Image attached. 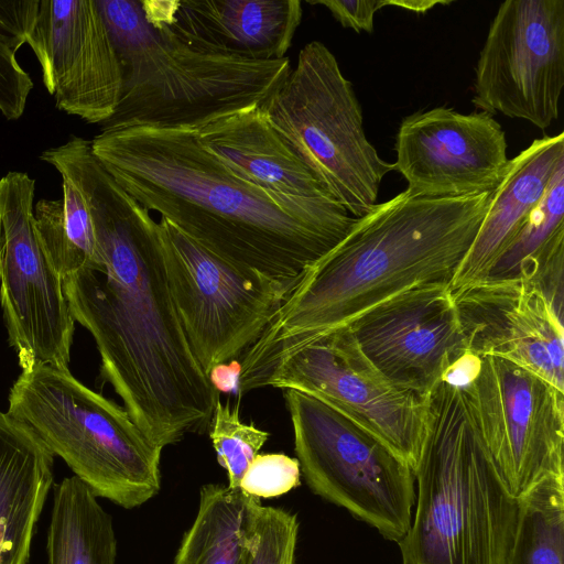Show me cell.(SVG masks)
Here are the masks:
<instances>
[{"label": "cell", "instance_id": "1", "mask_svg": "<svg viewBox=\"0 0 564 564\" xmlns=\"http://www.w3.org/2000/svg\"><path fill=\"white\" fill-rule=\"evenodd\" d=\"M41 160L83 193L99 261L62 279L72 316L93 335L101 376L159 447L209 427L219 392L193 355L171 295L159 221L72 137Z\"/></svg>", "mask_w": 564, "mask_h": 564}, {"label": "cell", "instance_id": "2", "mask_svg": "<svg viewBox=\"0 0 564 564\" xmlns=\"http://www.w3.org/2000/svg\"><path fill=\"white\" fill-rule=\"evenodd\" d=\"M90 142L106 171L148 212L290 289L356 220L337 199L282 198L242 180L188 130H100Z\"/></svg>", "mask_w": 564, "mask_h": 564}, {"label": "cell", "instance_id": "3", "mask_svg": "<svg viewBox=\"0 0 564 564\" xmlns=\"http://www.w3.org/2000/svg\"><path fill=\"white\" fill-rule=\"evenodd\" d=\"M491 192L415 196L406 189L356 218L307 269L240 357V394L265 387L275 365L304 345L414 288L452 281L489 206Z\"/></svg>", "mask_w": 564, "mask_h": 564}, {"label": "cell", "instance_id": "4", "mask_svg": "<svg viewBox=\"0 0 564 564\" xmlns=\"http://www.w3.org/2000/svg\"><path fill=\"white\" fill-rule=\"evenodd\" d=\"M116 48L122 89L101 130L129 127L195 132L212 119L261 105L291 70L289 57L254 61L184 40L154 0H96Z\"/></svg>", "mask_w": 564, "mask_h": 564}, {"label": "cell", "instance_id": "5", "mask_svg": "<svg viewBox=\"0 0 564 564\" xmlns=\"http://www.w3.org/2000/svg\"><path fill=\"white\" fill-rule=\"evenodd\" d=\"M401 564H506L518 499L494 464L460 384L447 378L427 399L426 436Z\"/></svg>", "mask_w": 564, "mask_h": 564}, {"label": "cell", "instance_id": "6", "mask_svg": "<svg viewBox=\"0 0 564 564\" xmlns=\"http://www.w3.org/2000/svg\"><path fill=\"white\" fill-rule=\"evenodd\" d=\"M8 413L29 425L97 497L133 509L159 494L163 448L124 409L68 369L37 365L22 370Z\"/></svg>", "mask_w": 564, "mask_h": 564}, {"label": "cell", "instance_id": "7", "mask_svg": "<svg viewBox=\"0 0 564 564\" xmlns=\"http://www.w3.org/2000/svg\"><path fill=\"white\" fill-rule=\"evenodd\" d=\"M294 154L354 218L377 204L383 177L394 164L367 139L352 84L319 41L300 51L296 65L260 105Z\"/></svg>", "mask_w": 564, "mask_h": 564}, {"label": "cell", "instance_id": "8", "mask_svg": "<svg viewBox=\"0 0 564 564\" xmlns=\"http://www.w3.org/2000/svg\"><path fill=\"white\" fill-rule=\"evenodd\" d=\"M301 475L317 496L398 543L415 505L414 471L383 442L321 400L284 390Z\"/></svg>", "mask_w": 564, "mask_h": 564}, {"label": "cell", "instance_id": "9", "mask_svg": "<svg viewBox=\"0 0 564 564\" xmlns=\"http://www.w3.org/2000/svg\"><path fill=\"white\" fill-rule=\"evenodd\" d=\"M159 224L174 306L209 378L258 340L291 289L217 256L163 218Z\"/></svg>", "mask_w": 564, "mask_h": 564}, {"label": "cell", "instance_id": "10", "mask_svg": "<svg viewBox=\"0 0 564 564\" xmlns=\"http://www.w3.org/2000/svg\"><path fill=\"white\" fill-rule=\"evenodd\" d=\"M448 378L460 384L481 440L514 498L564 476V392L497 357L468 355Z\"/></svg>", "mask_w": 564, "mask_h": 564}, {"label": "cell", "instance_id": "11", "mask_svg": "<svg viewBox=\"0 0 564 564\" xmlns=\"http://www.w3.org/2000/svg\"><path fill=\"white\" fill-rule=\"evenodd\" d=\"M265 386L310 394L383 442L415 471L427 424V399L389 381L362 354L348 327L281 359Z\"/></svg>", "mask_w": 564, "mask_h": 564}, {"label": "cell", "instance_id": "12", "mask_svg": "<svg viewBox=\"0 0 564 564\" xmlns=\"http://www.w3.org/2000/svg\"><path fill=\"white\" fill-rule=\"evenodd\" d=\"M34 194L26 173L0 178V302L22 370L68 369L75 319L35 229Z\"/></svg>", "mask_w": 564, "mask_h": 564}, {"label": "cell", "instance_id": "13", "mask_svg": "<svg viewBox=\"0 0 564 564\" xmlns=\"http://www.w3.org/2000/svg\"><path fill=\"white\" fill-rule=\"evenodd\" d=\"M563 88L564 0L503 1L476 64V109L545 130L558 119Z\"/></svg>", "mask_w": 564, "mask_h": 564}, {"label": "cell", "instance_id": "14", "mask_svg": "<svg viewBox=\"0 0 564 564\" xmlns=\"http://www.w3.org/2000/svg\"><path fill=\"white\" fill-rule=\"evenodd\" d=\"M346 327L389 381L422 397L468 356L453 290L445 281L399 294Z\"/></svg>", "mask_w": 564, "mask_h": 564}, {"label": "cell", "instance_id": "15", "mask_svg": "<svg viewBox=\"0 0 564 564\" xmlns=\"http://www.w3.org/2000/svg\"><path fill=\"white\" fill-rule=\"evenodd\" d=\"M394 164L406 191L424 197H462L492 192L510 159L501 124L492 115L435 107L402 119Z\"/></svg>", "mask_w": 564, "mask_h": 564}, {"label": "cell", "instance_id": "16", "mask_svg": "<svg viewBox=\"0 0 564 564\" xmlns=\"http://www.w3.org/2000/svg\"><path fill=\"white\" fill-rule=\"evenodd\" d=\"M26 43L59 110L98 124L115 113L121 66L96 0H40Z\"/></svg>", "mask_w": 564, "mask_h": 564}, {"label": "cell", "instance_id": "17", "mask_svg": "<svg viewBox=\"0 0 564 564\" xmlns=\"http://www.w3.org/2000/svg\"><path fill=\"white\" fill-rule=\"evenodd\" d=\"M468 355L520 366L564 392V328L533 284L480 281L453 291Z\"/></svg>", "mask_w": 564, "mask_h": 564}, {"label": "cell", "instance_id": "18", "mask_svg": "<svg viewBox=\"0 0 564 564\" xmlns=\"http://www.w3.org/2000/svg\"><path fill=\"white\" fill-rule=\"evenodd\" d=\"M187 42L254 61L286 57L303 9L299 0H154Z\"/></svg>", "mask_w": 564, "mask_h": 564}, {"label": "cell", "instance_id": "19", "mask_svg": "<svg viewBox=\"0 0 564 564\" xmlns=\"http://www.w3.org/2000/svg\"><path fill=\"white\" fill-rule=\"evenodd\" d=\"M194 133L232 173L271 194L336 199L284 142L260 105L216 117Z\"/></svg>", "mask_w": 564, "mask_h": 564}, {"label": "cell", "instance_id": "20", "mask_svg": "<svg viewBox=\"0 0 564 564\" xmlns=\"http://www.w3.org/2000/svg\"><path fill=\"white\" fill-rule=\"evenodd\" d=\"M564 160V133L534 139L509 160L468 252L452 281L453 291L480 282L518 235L544 196L558 163Z\"/></svg>", "mask_w": 564, "mask_h": 564}, {"label": "cell", "instance_id": "21", "mask_svg": "<svg viewBox=\"0 0 564 564\" xmlns=\"http://www.w3.org/2000/svg\"><path fill=\"white\" fill-rule=\"evenodd\" d=\"M53 465L54 454L35 432L0 412V564H29Z\"/></svg>", "mask_w": 564, "mask_h": 564}, {"label": "cell", "instance_id": "22", "mask_svg": "<svg viewBox=\"0 0 564 564\" xmlns=\"http://www.w3.org/2000/svg\"><path fill=\"white\" fill-rule=\"evenodd\" d=\"M521 280L553 305L564 297V160L543 198L482 281Z\"/></svg>", "mask_w": 564, "mask_h": 564}, {"label": "cell", "instance_id": "23", "mask_svg": "<svg viewBox=\"0 0 564 564\" xmlns=\"http://www.w3.org/2000/svg\"><path fill=\"white\" fill-rule=\"evenodd\" d=\"M97 498L75 475L54 486L48 564H116L112 519Z\"/></svg>", "mask_w": 564, "mask_h": 564}, {"label": "cell", "instance_id": "24", "mask_svg": "<svg viewBox=\"0 0 564 564\" xmlns=\"http://www.w3.org/2000/svg\"><path fill=\"white\" fill-rule=\"evenodd\" d=\"M260 503L239 488L203 486L196 517L173 564H247L249 531Z\"/></svg>", "mask_w": 564, "mask_h": 564}, {"label": "cell", "instance_id": "25", "mask_svg": "<svg viewBox=\"0 0 564 564\" xmlns=\"http://www.w3.org/2000/svg\"><path fill=\"white\" fill-rule=\"evenodd\" d=\"M61 176L63 198L40 199L33 217L37 236L63 279L94 265L99 253L86 199L67 176Z\"/></svg>", "mask_w": 564, "mask_h": 564}, {"label": "cell", "instance_id": "26", "mask_svg": "<svg viewBox=\"0 0 564 564\" xmlns=\"http://www.w3.org/2000/svg\"><path fill=\"white\" fill-rule=\"evenodd\" d=\"M518 505L506 564H564V476L544 479Z\"/></svg>", "mask_w": 564, "mask_h": 564}, {"label": "cell", "instance_id": "27", "mask_svg": "<svg viewBox=\"0 0 564 564\" xmlns=\"http://www.w3.org/2000/svg\"><path fill=\"white\" fill-rule=\"evenodd\" d=\"M209 437L219 465L228 475V487L238 489L249 464L269 438V433L246 424L239 416V408H231L217 399L209 423Z\"/></svg>", "mask_w": 564, "mask_h": 564}, {"label": "cell", "instance_id": "28", "mask_svg": "<svg viewBox=\"0 0 564 564\" xmlns=\"http://www.w3.org/2000/svg\"><path fill=\"white\" fill-rule=\"evenodd\" d=\"M297 533L296 514L260 503L249 531L247 564H295Z\"/></svg>", "mask_w": 564, "mask_h": 564}, {"label": "cell", "instance_id": "29", "mask_svg": "<svg viewBox=\"0 0 564 564\" xmlns=\"http://www.w3.org/2000/svg\"><path fill=\"white\" fill-rule=\"evenodd\" d=\"M301 485V468L296 458L282 453L258 454L245 471L239 489L261 498L282 496Z\"/></svg>", "mask_w": 564, "mask_h": 564}, {"label": "cell", "instance_id": "30", "mask_svg": "<svg viewBox=\"0 0 564 564\" xmlns=\"http://www.w3.org/2000/svg\"><path fill=\"white\" fill-rule=\"evenodd\" d=\"M32 88L30 75L18 63L15 53L0 39V112L8 120L19 119Z\"/></svg>", "mask_w": 564, "mask_h": 564}, {"label": "cell", "instance_id": "31", "mask_svg": "<svg viewBox=\"0 0 564 564\" xmlns=\"http://www.w3.org/2000/svg\"><path fill=\"white\" fill-rule=\"evenodd\" d=\"M40 0H0V39L15 53L31 35Z\"/></svg>", "mask_w": 564, "mask_h": 564}, {"label": "cell", "instance_id": "32", "mask_svg": "<svg viewBox=\"0 0 564 564\" xmlns=\"http://www.w3.org/2000/svg\"><path fill=\"white\" fill-rule=\"evenodd\" d=\"M307 3L326 7L343 28L357 33H372L375 14L386 7V0H315Z\"/></svg>", "mask_w": 564, "mask_h": 564}, {"label": "cell", "instance_id": "33", "mask_svg": "<svg viewBox=\"0 0 564 564\" xmlns=\"http://www.w3.org/2000/svg\"><path fill=\"white\" fill-rule=\"evenodd\" d=\"M451 2L448 0H386V7L391 6L415 13H425L436 6H446Z\"/></svg>", "mask_w": 564, "mask_h": 564}]
</instances>
